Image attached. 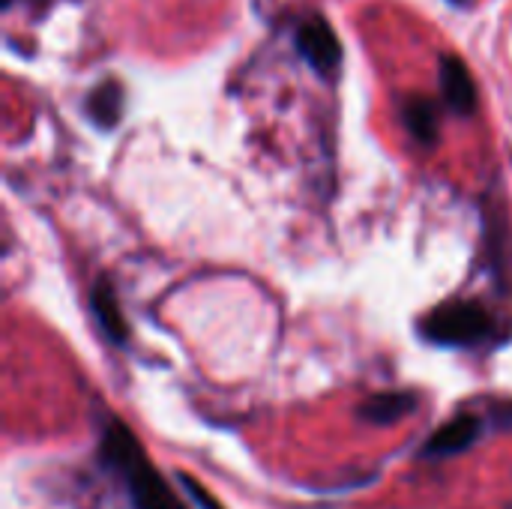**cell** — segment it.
<instances>
[{
	"label": "cell",
	"mask_w": 512,
	"mask_h": 509,
	"mask_svg": "<svg viewBox=\"0 0 512 509\" xmlns=\"http://www.w3.org/2000/svg\"><path fill=\"white\" fill-rule=\"evenodd\" d=\"M102 459L126 483V495L135 509H180V501L171 495V489L123 423H111L105 429Z\"/></svg>",
	"instance_id": "6da1fadb"
},
{
	"label": "cell",
	"mask_w": 512,
	"mask_h": 509,
	"mask_svg": "<svg viewBox=\"0 0 512 509\" xmlns=\"http://www.w3.org/2000/svg\"><path fill=\"white\" fill-rule=\"evenodd\" d=\"M423 336L447 348H477L498 333L495 318L471 300H453L429 312L420 324Z\"/></svg>",
	"instance_id": "7a4b0ae2"
},
{
	"label": "cell",
	"mask_w": 512,
	"mask_h": 509,
	"mask_svg": "<svg viewBox=\"0 0 512 509\" xmlns=\"http://www.w3.org/2000/svg\"><path fill=\"white\" fill-rule=\"evenodd\" d=\"M294 42H297V51L306 57V63L324 75V78H333L339 63H342V45L333 33V27L321 18V15H312L306 18L297 33H294Z\"/></svg>",
	"instance_id": "3957f363"
},
{
	"label": "cell",
	"mask_w": 512,
	"mask_h": 509,
	"mask_svg": "<svg viewBox=\"0 0 512 509\" xmlns=\"http://www.w3.org/2000/svg\"><path fill=\"white\" fill-rule=\"evenodd\" d=\"M483 435V420L477 414H459L447 420L420 450V459H450L471 450Z\"/></svg>",
	"instance_id": "277c9868"
},
{
	"label": "cell",
	"mask_w": 512,
	"mask_h": 509,
	"mask_svg": "<svg viewBox=\"0 0 512 509\" xmlns=\"http://www.w3.org/2000/svg\"><path fill=\"white\" fill-rule=\"evenodd\" d=\"M438 75H441V93H444L447 105L456 114H465V117L474 114V108H477V87H474V78H471L465 60L456 57V54H444Z\"/></svg>",
	"instance_id": "5b68a950"
},
{
	"label": "cell",
	"mask_w": 512,
	"mask_h": 509,
	"mask_svg": "<svg viewBox=\"0 0 512 509\" xmlns=\"http://www.w3.org/2000/svg\"><path fill=\"white\" fill-rule=\"evenodd\" d=\"M420 396L417 393H405V390H393V393H375L369 396L363 405H360V417L366 423H375V426H393L399 423L402 417L414 414Z\"/></svg>",
	"instance_id": "8992f818"
},
{
	"label": "cell",
	"mask_w": 512,
	"mask_h": 509,
	"mask_svg": "<svg viewBox=\"0 0 512 509\" xmlns=\"http://www.w3.org/2000/svg\"><path fill=\"white\" fill-rule=\"evenodd\" d=\"M93 315H96V324L102 327V333L117 342V345H126L129 339V327H126V318H123V309L111 291V285L102 279L96 288H93Z\"/></svg>",
	"instance_id": "52a82bcc"
},
{
	"label": "cell",
	"mask_w": 512,
	"mask_h": 509,
	"mask_svg": "<svg viewBox=\"0 0 512 509\" xmlns=\"http://www.w3.org/2000/svg\"><path fill=\"white\" fill-rule=\"evenodd\" d=\"M87 114L102 129H111L120 120V114H123V87L117 81H102L87 96Z\"/></svg>",
	"instance_id": "ba28073f"
},
{
	"label": "cell",
	"mask_w": 512,
	"mask_h": 509,
	"mask_svg": "<svg viewBox=\"0 0 512 509\" xmlns=\"http://www.w3.org/2000/svg\"><path fill=\"white\" fill-rule=\"evenodd\" d=\"M405 126L411 129V135L420 144L432 147L438 141V108H435V102L426 96H411L405 102Z\"/></svg>",
	"instance_id": "9c48e42d"
},
{
	"label": "cell",
	"mask_w": 512,
	"mask_h": 509,
	"mask_svg": "<svg viewBox=\"0 0 512 509\" xmlns=\"http://www.w3.org/2000/svg\"><path fill=\"white\" fill-rule=\"evenodd\" d=\"M180 480H183V486H186V492L192 495V501H195V507L198 509H222V504L198 483V480H192V477H186V474H180Z\"/></svg>",
	"instance_id": "30bf717a"
},
{
	"label": "cell",
	"mask_w": 512,
	"mask_h": 509,
	"mask_svg": "<svg viewBox=\"0 0 512 509\" xmlns=\"http://www.w3.org/2000/svg\"><path fill=\"white\" fill-rule=\"evenodd\" d=\"M459 3H465V0H459Z\"/></svg>",
	"instance_id": "8fae6325"
}]
</instances>
